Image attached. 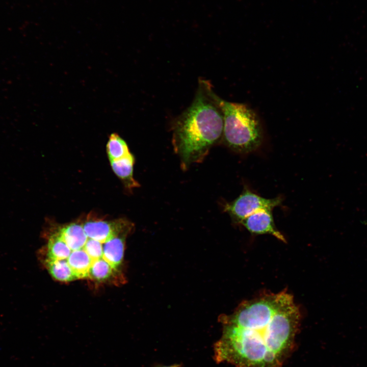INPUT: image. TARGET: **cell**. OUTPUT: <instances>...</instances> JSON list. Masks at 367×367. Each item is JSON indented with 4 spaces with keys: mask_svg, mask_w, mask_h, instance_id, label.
<instances>
[{
    "mask_svg": "<svg viewBox=\"0 0 367 367\" xmlns=\"http://www.w3.org/2000/svg\"><path fill=\"white\" fill-rule=\"evenodd\" d=\"M300 312L290 294H265L241 303L219 321L214 360L235 367H283L294 347Z\"/></svg>",
    "mask_w": 367,
    "mask_h": 367,
    "instance_id": "cell-1",
    "label": "cell"
},
{
    "mask_svg": "<svg viewBox=\"0 0 367 367\" xmlns=\"http://www.w3.org/2000/svg\"><path fill=\"white\" fill-rule=\"evenodd\" d=\"M191 104L176 120L173 143L182 166L199 162L222 139L223 115L219 96L206 80L200 79Z\"/></svg>",
    "mask_w": 367,
    "mask_h": 367,
    "instance_id": "cell-2",
    "label": "cell"
},
{
    "mask_svg": "<svg viewBox=\"0 0 367 367\" xmlns=\"http://www.w3.org/2000/svg\"><path fill=\"white\" fill-rule=\"evenodd\" d=\"M223 115L222 140L232 150L240 153L252 152L263 141V130L255 111L247 104L231 102L219 97Z\"/></svg>",
    "mask_w": 367,
    "mask_h": 367,
    "instance_id": "cell-3",
    "label": "cell"
},
{
    "mask_svg": "<svg viewBox=\"0 0 367 367\" xmlns=\"http://www.w3.org/2000/svg\"><path fill=\"white\" fill-rule=\"evenodd\" d=\"M282 200L281 197L272 199L263 197L245 188L235 199L225 205L224 211L233 221L241 223L246 217L258 210H273L281 203Z\"/></svg>",
    "mask_w": 367,
    "mask_h": 367,
    "instance_id": "cell-4",
    "label": "cell"
},
{
    "mask_svg": "<svg viewBox=\"0 0 367 367\" xmlns=\"http://www.w3.org/2000/svg\"><path fill=\"white\" fill-rule=\"evenodd\" d=\"M82 225L89 238L102 244L123 231L134 228L131 222L123 219L114 221L91 219Z\"/></svg>",
    "mask_w": 367,
    "mask_h": 367,
    "instance_id": "cell-5",
    "label": "cell"
},
{
    "mask_svg": "<svg viewBox=\"0 0 367 367\" xmlns=\"http://www.w3.org/2000/svg\"><path fill=\"white\" fill-rule=\"evenodd\" d=\"M241 224L251 233L269 234L282 242L286 241L284 236L275 226L272 209L258 210L244 219Z\"/></svg>",
    "mask_w": 367,
    "mask_h": 367,
    "instance_id": "cell-6",
    "label": "cell"
},
{
    "mask_svg": "<svg viewBox=\"0 0 367 367\" xmlns=\"http://www.w3.org/2000/svg\"><path fill=\"white\" fill-rule=\"evenodd\" d=\"M131 231H123L109 240L102 245V258L115 269H117L122 263L125 239Z\"/></svg>",
    "mask_w": 367,
    "mask_h": 367,
    "instance_id": "cell-7",
    "label": "cell"
},
{
    "mask_svg": "<svg viewBox=\"0 0 367 367\" xmlns=\"http://www.w3.org/2000/svg\"><path fill=\"white\" fill-rule=\"evenodd\" d=\"M56 233L71 251L83 248L88 239L83 225L76 223L61 227Z\"/></svg>",
    "mask_w": 367,
    "mask_h": 367,
    "instance_id": "cell-8",
    "label": "cell"
},
{
    "mask_svg": "<svg viewBox=\"0 0 367 367\" xmlns=\"http://www.w3.org/2000/svg\"><path fill=\"white\" fill-rule=\"evenodd\" d=\"M134 162V157L130 153L122 158L111 161L112 168L115 174L129 189L139 186V183L133 178Z\"/></svg>",
    "mask_w": 367,
    "mask_h": 367,
    "instance_id": "cell-9",
    "label": "cell"
},
{
    "mask_svg": "<svg viewBox=\"0 0 367 367\" xmlns=\"http://www.w3.org/2000/svg\"><path fill=\"white\" fill-rule=\"evenodd\" d=\"M67 260L77 279L89 277L93 261L83 248L72 251Z\"/></svg>",
    "mask_w": 367,
    "mask_h": 367,
    "instance_id": "cell-10",
    "label": "cell"
},
{
    "mask_svg": "<svg viewBox=\"0 0 367 367\" xmlns=\"http://www.w3.org/2000/svg\"><path fill=\"white\" fill-rule=\"evenodd\" d=\"M46 266L51 276L58 281L69 282L77 279L67 259L52 260L47 259Z\"/></svg>",
    "mask_w": 367,
    "mask_h": 367,
    "instance_id": "cell-11",
    "label": "cell"
},
{
    "mask_svg": "<svg viewBox=\"0 0 367 367\" xmlns=\"http://www.w3.org/2000/svg\"><path fill=\"white\" fill-rule=\"evenodd\" d=\"M67 245L56 233L51 235L47 243V258L52 260L67 259L71 252Z\"/></svg>",
    "mask_w": 367,
    "mask_h": 367,
    "instance_id": "cell-12",
    "label": "cell"
},
{
    "mask_svg": "<svg viewBox=\"0 0 367 367\" xmlns=\"http://www.w3.org/2000/svg\"><path fill=\"white\" fill-rule=\"evenodd\" d=\"M107 151L110 161L120 159L130 153L126 142L116 133L110 135Z\"/></svg>",
    "mask_w": 367,
    "mask_h": 367,
    "instance_id": "cell-13",
    "label": "cell"
},
{
    "mask_svg": "<svg viewBox=\"0 0 367 367\" xmlns=\"http://www.w3.org/2000/svg\"><path fill=\"white\" fill-rule=\"evenodd\" d=\"M114 270L103 258L93 261L89 271V277L104 281L110 277Z\"/></svg>",
    "mask_w": 367,
    "mask_h": 367,
    "instance_id": "cell-14",
    "label": "cell"
},
{
    "mask_svg": "<svg viewBox=\"0 0 367 367\" xmlns=\"http://www.w3.org/2000/svg\"><path fill=\"white\" fill-rule=\"evenodd\" d=\"M102 243L92 239H88L83 249L89 255L92 261L102 258Z\"/></svg>",
    "mask_w": 367,
    "mask_h": 367,
    "instance_id": "cell-15",
    "label": "cell"
},
{
    "mask_svg": "<svg viewBox=\"0 0 367 367\" xmlns=\"http://www.w3.org/2000/svg\"><path fill=\"white\" fill-rule=\"evenodd\" d=\"M156 367H182L181 364H173L170 365H161Z\"/></svg>",
    "mask_w": 367,
    "mask_h": 367,
    "instance_id": "cell-16",
    "label": "cell"
}]
</instances>
